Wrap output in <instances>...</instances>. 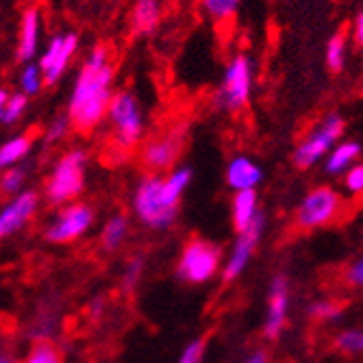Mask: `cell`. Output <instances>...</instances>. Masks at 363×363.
<instances>
[{"mask_svg": "<svg viewBox=\"0 0 363 363\" xmlns=\"http://www.w3.org/2000/svg\"><path fill=\"white\" fill-rule=\"evenodd\" d=\"M159 20H161L159 0H138L133 7V18H130L135 33H152Z\"/></svg>", "mask_w": 363, "mask_h": 363, "instance_id": "cell-22", "label": "cell"}, {"mask_svg": "<svg viewBox=\"0 0 363 363\" xmlns=\"http://www.w3.org/2000/svg\"><path fill=\"white\" fill-rule=\"evenodd\" d=\"M191 170L189 168H172L166 177H161V191H163V198H166V203L174 209H179L183 196L187 191V187L191 185Z\"/></svg>", "mask_w": 363, "mask_h": 363, "instance_id": "cell-20", "label": "cell"}, {"mask_svg": "<svg viewBox=\"0 0 363 363\" xmlns=\"http://www.w3.org/2000/svg\"><path fill=\"white\" fill-rule=\"evenodd\" d=\"M133 213L150 230H166L174 224L179 209L166 203L161 191V174H144L133 191Z\"/></svg>", "mask_w": 363, "mask_h": 363, "instance_id": "cell-3", "label": "cell"}, {"mask_svg": "<svg viewBox=\"0 0 363 363\" xmlns=\"http://www.w3.org/2000/svg\"><path fill=\"white\" fill-rule=\"evenodd\" d=\"M289 281L285 274H277L268 289V311L263 320V335L268 340H279L289 318Z\"/></svg>", "mask_w": 363, "mask_h": 363, "instance_id": "cell-13", "label": "cell"}, {"mask_svg": "<svg viewBox=\"0 0 363 363\" xmlns=\"http://www.w3.org/2000/svg\"><path fill=\"white\" fill-rule=\"evenodd\" d=\"M344 126L346 124L340 113L324 116L305 135V140L296 146L294 157H291L294 166L301 170H311L320 161H324V157L333 150V146L344 135Z\"/></svg>", "mask_w": 363, "mask_h": 363, "instance_id": "cell-7", "label": "cell"}, {"mask_svg": "<svg viewBox=\"0 0 363 363\" xmlns=\"http://www.w3.org/2000/svg\"><path fill=\"white\" fill-rule=\"evenodd\" d=\"M24 183H26V170L16 166V168H9L0 174V194L5 196H16L24 189Z\"/></svg>", "mask_w": 363, "mask_h": 363, "instance_id": "cell-31", "label": "cell"}, {"mask_svg": "<svg viewBox=\"0 0 363 363\" xmlns=\"http://www.w3.org/2000/svg\"><path fill=\"white\" fill-rule=\"evenodd\" d=\"M77 48H79V35H77V33L57 35L48 44V48L42 55L40 65H38L46 85H55L61 79V74L65 72V68H68V63H70L72 55L77 52Z\"/></svg>", "mask_w": 363, "mask_h": 363, "instance_id": "cell-14", "label": "cell"}, {"mask_svg": "<svg viewBox=\"0 0 363 363\" xmlns=\"http://www.w3.org/2000/svg\"><path fill=\"white\" fill-rule=\"evenodd\" d=\"M38 40H40V11L26 9L20 22V40H18V59L30 61L38 52Z\"/></svg>", "mask_w": 363, "mask_h": 363, "instance_id": "cell-17", "label": "cell"}, {"mask_svg": "<svg viewBox=\"0 0 363 363\" xmlns=\"http://www.w3.org/2000/svg\"><path fill=\"white\" fill-rule=\"evenodd\" d=\"M252 94V61L246 55H235L228 61L218 91V105L230 113L242 111Z\"/></svg>", "mask_w": 363, "mask_h": 363, "instance_id": "cell-9", "label": "cell"}, {"mask_svg": "<svg viewBox=\"0 0 363 363\" xmlns=\"http://www.w3.org/2000/svg\"><path fill=\"white\" fill-rule=\"evenodd\" d=\"M57 324L59 322L52 313H40L28 328V337L33 342H52Z\"/></svg>", "mask_w": 363, "mask_h": 363, "instance_id": "cell-27", "label": "cell"}, {"mask_svg": "<svg viewBox=\"0 0 363 363\" xmlns=\"http://www.w3.org/2000/svg\"><path fill=\"white\" fill-rule=\"evenodd\" d=\"M263 230H266V213L259 211V216L238 233V240L233 244V248H230L228 257L222 261V281L224 283H233L242 277V272L248 268V263L263 238Z\"/></svg>", "mask_w": 363, "mask_h": 363, "instance_id": "cell-11", "label": "cell"}, {"mask_svg": "<svg viewBox=\"0 0 363 363\" xmlns=\"http://www.w3.org/2000/svg\"><path fill=\"white\" fill-rule=\"evenodd\" d=\"M40 207V196L33 189H22L16 194L5 207L0 209V240L16 235L18 230H22L38 213Z\"/></svg>", "mask_w": 363, "mask_h": 363, "instance_id": "cell-12", "label": "cell"}, {"mask_svg": "<svg viewBox=\"0 0 363 363\" xmlns=\"http://www.w3.org/2000/svg\"><path fill=\"white\" fill-rule=\"evenodd\" d=\"M85 168H87V152L83 148L65 150L46 181L44 198L52 207H63L79 201L85 187Z\"/></svg>", "mask_w": 363, "mask_h": 363, "instance_id": "cell-2", "label": "cell"}, {"mask_svg": "<svg viewBox=\"0 0 363 363\" xmlns=\"http://www.w3.org/2000/svg\"><path fill=\"white\" fill-rule=\"evenodd\" d=\"M222 248L205 238H191L181 250L177 279L187 285H205L222 268Z\"/></svg>", "mask_w": 363, "mask_h": 363, "instance_id": "cell-4", "label": "cell"}, {"mask_svg": "<svg viewBox=\"0 0 363 363\" xmlns=\"http://www.w3.org/2000/svg\"><path fill=\"white\" fill-rule=\"evenodd\" d=\"M242 363H270V352L266 348H255L252 352L246 354Z\"/></svg>", "mask_w": 363, "mask_h": 363, "instance_id": "cell-37", "label": "cell"}, {"mask_svg": "<svg viewBox=\"0 0 363 363\" xmlns=\"http://www.w3.org/2000/svg\"><path fill=\"white\" fill-rule=\"evenodd\" d=\"M226 185L233 191H250L261 185L263 181V168L250 157V155H235L226 163Z\"/></svg>", "mask_w": 363, "mask_h": 363, "instance_id": "cell-15", "label": "cell"}, {"mask_svg": "<svg viewBox=\"0 0 363 363\" xmlns=\"http://www.w3.org/2000/svg\"><path fill=\"white\" fill-rule=\"evenodd\" d=\"M0 363H20V359H18L11 350L0 348Z\"/></svg>", "mask_w": 363, "mask_h": 363, "instance_id": "cell-39", "label": "cell"}, {"mask_svg": "<svg viewBox=\"0 0 363 363\" xmlns=\"http://www.w3.org/2000/svg\"><path fill=\"white\" fill-rule=\"evenodd\" d=\"M344 187L354 198H359L363 194V166L361 163H357V166H352L350 170L344 172Z\"/></svg>", "mask_w": 363, "mask_h": 363, "instance_id": "cell-33", "label": "cell"}, {"mask_svg": "<svg viewBox=\"0 0 363 363\" xmlns=\"http://www.w3.org/2000/svg\"><path fill=\"white\" fill-rule=\"evenodd\" d=\"M344 196L328 185L313 187L305 194V198L296 207L294 224L301 230H318L324 226L335 224L344 213Z\"/></svg>", "mask_w": 363, "mask_h": 363, "instance_id": "cell-5", "label": "cell"}, {"mask_svg": "<svg viewBox=\"0 0 363 363\" xmlns=\"http://www.w3.org/2000/svg\"><path fill=\"white\" fill-rule=\"evenodd\" d=\"M259 216V196L255 189L250 191H235L233 201H230V220H233V226L240 233L244 230L255 218Z\"/></svg>", "mask_w": 363, "mask_h": 363, "instance_id": "cell-18", "label": "cell"}, {"mask_svg": "<svg viewBox=\"0 0 363 363\" xmlns=\"http://www.w3.org/2000/svg\"><path fill=\"white\" fill-rule=\"evenodd\" d=\"M326 63L331 72H342L346 63V38L342 33H335L326 46Z\"/></svg>", "mask_w": 363, "mask_h": 363, "instance_id": "cell-29", "label": "cell"}, {"mask_svg": "<svg viewBox=\"0 0 363 363\" xmlns=\"http://www.w3.org/2000/svg\"><path fill=\"white\" fill-rule=\"evenodd\" d=\"M342 305L337 301H328V298H320V301H313L309 307H307V315L313 320V322H322V324H333L342 318Z\"/></svg>", "mask_w": 363, "mask_h": 363, "instance_id": "cell-24", "label": "cell"}, {"mask_svg": "<svg viewBox=\"0 0 363 363\" xmlns=\"http://www.w3.org/2000/svg\"><path fill=\"white\" fill-rule=\"evenodd\" d=\"M26 103H28V98L24 94H9V101L5 105V113H3V122L7 124H13L22 118V113L26 111Z\"/></svg>", "mask_w": 363, "mask_h": 363, "instance_id": "cell-32", "label": "cell"}, {"mask_svg": "<svg viewBox=\"0 0 363 363\" xmlns=\"http://www.w3.org/2000/svg\"><path fill=\"white\" fill-rule=\"evenodd\" d=\"M30 148H33V135H28V133H22L13 140L5 142L0 146V172L20 166V163L28 157Z\"/></svg>", "mask_w": 363, "mask_h": 363, "instance_id": "cell-21", "label": "cell"}, {"mask_svg": "<svg viewBox=\"0 0 363 363\" xmlns=\"http://www.w3.org/2000/svg\"><path fill=\"white\" fill-rule=\"evenodd\" d=\"M7 101H9V91L7 89H0V122H3V113H5Z\"/></svg>", "mask_w": 363, "mask_h": 363, "instance_id": "cell-40", "label": "cell"}, {"mask_svg": "<svg viewBox=\"0 0 363 363\" xmlns=\"http://www.w3.org/2000/svg\"><path fill=\"white\" fill-rule=\"evenodd\" d=\"M354 44L357 46H361V42H363V13H357L354 16Z\"/></svg>", "mask_w": 363, "mask_h": 363, "instance_id": "cell-38", "label": "cell"}, {"mask_svg": "<svg viewBox=\"0 0 363 363\" xmlns=\"http://www.w3.org/2000/svg\"><path fill=\"white\" fill-rule=\"evenodd\" d=\"M130 233V220L126 213L116 211L103 226V233H101V248L105 252H116L124 246L126 238Z\"/></svg>", "mask_w": 363, "mask_h": 363, "instance_id": "cell-19", "label": "cell"}, {"mask_svg": "<svg viewBox=\"0 0 363 363\" xmlns=\"http://www.w3.org/2000/svg\"><path fill=\"white\" fill-rule=\"evenodd\" d=\"M361 159V144L359 142H342L335 144L333 150L324 157V170L326 174L337 177L344 174L346 170H350L352 166H357Z\"/></svg>", "mask_w": 363, "mask_h": 363, "instance_id": "cell-16", "label": "cell"}, {"mask_svg": "<svg viewBox=\"0 0 363 363\" xmlns=\"http://www.w3.org/2000/svg\"><path fill=\"white\" fill-rule=\"evenodd\" d=\"M107 118L113 126V146L122 152L133 150L144 138V113L130 91H113Z\"/></svg>", "mask_w": 363, "mask_h": 363, "instance_id": "cell-6", "label": "cell"}, {"mask_svg": "<svg viewBox=\"0 0 363 363\" xmlns=\"http://www.w3.org/2000/svg\"><path fill=\"white\" fill-rule=\"evenodd\" d=\"M144 270H146V255L138 252V255H133L126 261L124 272H122V289L126 294H130L140 285V281L144 277Z\"/></svg>", "mask_w": 363, "mask_h": 363, "instance_id": "cell-25", "label": "cell"}, {"mask_svg": "<svg viewBox=\"0 0 363 363\" xmlns=\"http://www.w3.org/2000/svg\"><path fill=\"white\" fill-rule=\"evenodd\" d=\"M344 283L348 287H354V289H361L363 287V261L361 259H354L350 261L346 270H344Z\"/></svg>", "mask_w": 363, "mask_h": 363, "instance_id": "cell-35", "label": "cell"}, {"mask_svg": "<svg viewBox=\"0 0 363 363\" xmlns=\"http://www.w3.org/2000/svg\"><path fill=\"white\" fill-rule=\"evenodd\" d=\"M205 359V340H194L189 342L177 363H203Z\"/></svg>", "mask_w": 363, "mask_h": 363, "instance_id": "cell-34", "label": "cell"}, {"mask_svg": "<svg viewBox=\"0 0 363 363\" xmlns=\"http://www.w3.org/2000/svg\"><path fill=\"white\" fill-rule=\"evenodd\" d=\"M116 68L105 46H96L81 68L68 107V122L79 133H89L107 118L113 96Z\"/></svg>", "mask_w": 363, "mask_h": 363, "instance_id": "cell-1", "label": "cell"}, {"mask_svg": "<svg viewBox=\"0 0 363 363\" xmlns=\"http://www.w3.org/2000/svg\"><path fill=\"white\" fill-rule=\"evenodd\" d=\"M96 222V211L91 205L74 201L63 205L57 216L46 224L44 238L50 244H72L89 233V228Z\"/></svg>", "mask_w": 363, "mask_h": 363, "instance_id": "cell-8", "label": "cell"}, {"mask_svg": "<svg viewBox=\"0 0 363 363\" xmlns=\"http://www.w3.org/2000/svg\"><path fill=\"white\" fill-rule=\"evenodd\" d=\"M335 348L346 357H359L363 352V331L361 328H344L335 337Z\"/></svg>", "mask_w": 363, "mask_h": 363, "instance_id": "cell-26", "label": "cell"}, {"mask_svg": "<svg viewBox=\"0 0 363 363\" xmlns=\"http://www.w3.org/2000/svg\"><path fill=\"white\" fill-rule=\"evenodd\" d=\"M20 87H22L20 94H24L26 98L40 94V89L44 87V77H42V72L35 63L24 65V70L20 72Z\"/></svg>", "mask_w": 363, "mask_h": 363, "instance_id": "cell-30", "label": "cell"}, {"mask_svg": "<svg viewBox=\"0 0 363 363\" xmlns=\"http://www.w3.org/2000/svg\"><path fill=\"white\" fill-rule=\"evenodd\" d=\"M20 363H63V350L55 342H33Z\"/></svg>", "mask_w": 363, "mask_h": 363, "instance_id": "cell-23", "label": "cell"}, {"mask_svg": "<svg viewBox=\"0 0 363 363\" xmlns=\"http://www.w3.org/2000/svg\"><path fill=\"white\" fill-rule=\"evenodd\" d=\"M183 144H185V130L181 126L161 130V133H157L142 146V152H140L142 166L150 174H161L166 170H172L174 163L181 157Z\"/></svg>", "mask_w": 363, "mask_h": 363, "instance_id": "cell-10", "label": "cell"}, {"mask_svg": "<svg viewBox=\"0 0 363 363\" xmlns=\"http://www.w3.org/2000/svg\"><path fill=\"white\" fill-rule=\"evenodd\" d=\"M207 16L216 22H228L235 16L242 0H201Z\"/></svg>", "mask_w": 363, "mask_h": 363, "instance_id": "cell-28", "label": "cell"}, {"mask_svg": "<svg viewBox=\"0 0 363 363\" xmlns=\"http://www.w3.org/2000/svg\"><path fill=\"white\" fill-rule=\"evenodd\" d=\"M72 126H70V122H68V118H57V120H52L50 122V126H48V130H46V142H59V140H63L65 135H68V130H70Z\"/></svg>", "mask_w": 363, "mask_h": 363, "instance_id": "cell-36", "label": "cell"}]
</instances>
